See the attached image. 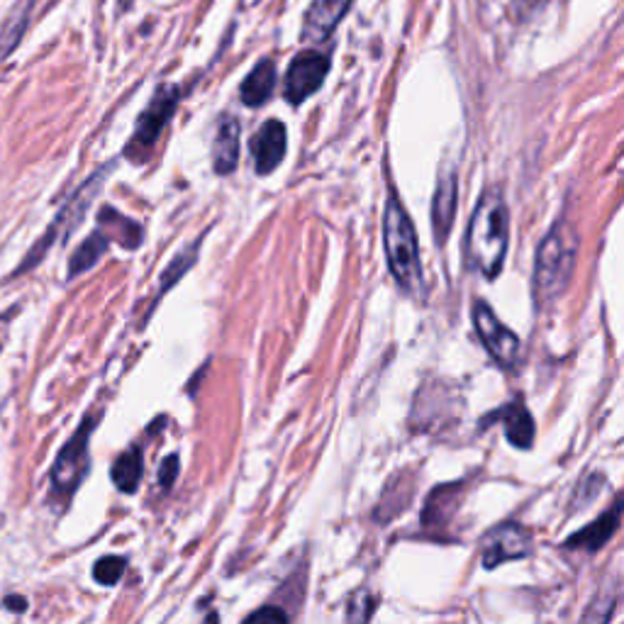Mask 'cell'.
Wrapping results in <instances>:
<instances>
[{
	"label": "cell",
	"mask_w": 624,
	"mask_h": 624,
	"mask_svg": "<svg viewBox=\"0 0 624 624\" xmlns=\"http://www.w3.org/2000/svg\"><path fill=\"white\" fill-rule=\"evenodd\" d=\"M457 201H459L457 174L454 171H444V174L439 176L434 201H432V227H434L437 244H444L449 237L457 215Z\"/></svg>",
	"instance_id": "obj_11"
},
{
	"label": "cell",
	"mask_w": 624,
	"mask_h": 624,
	"mask_svg": "<svg viewBox=\"0 0 624 624\" xmlns=\"http://www.w3.org/2000/svg\"><path fill=\"white\" fill-rule=\"evenodd\" d=\"M473 327L488 354L505 369H512L520 359V337L498 320L493 308L479 300L473 305Z\"/></svg>",
	"instance_id": "obj_6"
},
{
	"label": "cell",
	"mask_w": 624,
	"mask_h": 624,
	"mask_svg": "<svg viewBox=\"0 0 624 624\" xmlns=\"http://www.w3.org/2000/svg\"><path fill=\"white\" fill-rule=\"evenodd\" d=\"M127 561L122 556H103L93 569V579L101 585H115L125 573Z\"/></svg>",
	"instance_id": "obj_20"
},
{
	"label": "cell",
	"mask_w": 624,
	"mask_h": 624,
	"mask_svg": "<svg viewBox=\"0 0 624 624\" xmlns=\"http://www.w3.org/2000/svg\"><path fill=\"white\" fill-rule=\"evenodd\" d=\"M624 515V500H620V503L613 508V510H607L605 515H601L597 520H593L589 528L576 532V534H571L569 540L564 542L566 549H585V552H601V549L613 540L615 532L620 530V520Z\"/></svg>",
	"instance_id": "obj_12"
},
{
	"label": "cell",
	"mask_w": 624,
	"mask_h": 624,
	"mask_svg": "<svg viewBox=\"0 0 624 624\" xmlns=\"http://www.w3.org/2000/svg\"><path fill=\"white\" fill-rule=\"evenodd\" d=\"M532 549V540L530 532L522 528L518 522H503L498 524L493 532H488L483 536V546H481V561L483 569L493 571L505 561H515V559H524L530 554Z\"/></svg>",
	"instance_id": "obj_8"
},
{
	"label": "cell",
	"mask_w": 624,
	"mask_h": 624,
	"mask_svg": "<svg viewBox=\"0 0 624 624\" xmlns=\"http://www.w3.org/2000/svg\"><path fill=\"white\" fill-rule=\"evenodd\" d=\"M6 605H8V607H12V610H16V613H22V610H24V607H28V603H24V597H8Z\"/></svg>",
	"instance_id": "obj_25"
},
{
	"label": "cell",
	"mask_w": 624,
	"mask_h": 624,
	"mask_svg": "<svg viewBox=\"0 0 624 624\" xmlns=\"http://www.w3.org/2000/svg\"><path fill=\"white\" fill-rule=\"evenodd\" d=\"M329 54L317 52V49H308V52H300L296 59L290 61L288 73H286V98L298 105L303 101H308L313 93L323 89V83L329 73Z\"/></svg>",
	"instance_id": "obj_7"
},
{
	"label": "cell",
	"mask_w": 624,
	"mask_h": 624,
	"mask_svg": "<svg viewBox=\"0 0 624 624\" xmlns=\"http://www.w3.org/2000/svg\"><path fill=\"white\" fill-rule=\"evenodd\" d=\"M505 424V437L512 447L518 449H530L534 444V420L530 410L522 402H512L505 406L498 415Z\"/></svg>",
	"instance_id": "obj_16"
},
{
	"label": "cell",
	"mask_w": 624,
	"mask_h": 624,
	"mask_svg": "<svg viewBox=\"0 0 624 624\" xmlns=\"http://www.w3.org/2000/svg\"><path fill=\"white\" fill-rule=\"evenodd\" d=\"M98 229L108 239H115L127 249H137L142 244V227L134 219L120 215L115 207H103L101 215H98Z\"/></svg>",
	"instance_id": "obj_15"
},
{
	"label": "cell",
	"mask_w": 624,
	"mask_h": 624,
	"mask_svg": "<svg viewBox=\"0 0 624 624\" xmlns=\"http://www.w3.org/2000/svg\"><path fill=\"white\" fill-rule=\"evenodd\" d=\"M276 89V64L272 59H262L242 83V101L249 108L264 105Z\"/></svg>",
	"instance_id": "obj_14"
},
{
	"label": "cell",
	"mask_w": 624,
	"mask_h": 624,
	"mask_svg": "<svg viewBox=\"0 0 624 624\" xmlns=\"http://www.w3.org/2000/svg\"><path fill=\"white\" fill-rule=\"evenodd\" d=\"M576 254H579V235L566 219L559 223L546 232L542 239L540 249H536L534 259V280H532V293L536 308H552V305L564 296L573 268H576Z\"/></svg>",
	"instance_id": "obj_2"
},
{
	"label": "cell",
	"mask_w": 624,
	"mask_h": 624,
	"mask_svg": "<svg viewBox=\"0 0 624 624\" xmlns=\"http://www.w3.org/2000/svg\"><path fill=\"white\" fill-rule=\"evenodd\" d=\"M98 420H101V412L85 418L79 430L73 432V437L64 444V449L59 451L52 467V498L59 500V503L71 500L83 483L85 473H89V442Z\"/></svg>",
	"instance_id": "obj_4"
},
{
	"label": "cell",
	"mask_w": 624,
	"mask_h": 624,
	"mask_svg": "<svg viewBox=\"0 0 624 624\" xmlns=\"http://www.w3.org/2000/svg\"><path fill=\"white\" fill-rule=\"evenodd\" d=\"M108 244H110V239L103 235L101 229H95L93 235H91L89 239H85V242L81 244V247L76 249V254L71 256L69 278H76V276H81L83 272H89L91 266H95L98 259H101V256L105 254Z\"/></svg>",
	"instance_id": "obj_18"
},
{
	"label": "cell",
	"mask_w": 624,
	"mask_h": 624,
	"mask_svg": "<svg viewBox=\"0 0 624 624\" xmlns=\"http://www.w3.org/2000/svg\"><path fill=\"white\" fill-rule=\"evenodd\" d=\"M113 481L122 493H134L142 481V451L132 447L113 467Z\"/></svg>",
	"instance_id": "obj_19"
},
{
	"label": "cell",
	"mask_w": 624,
	"mask_h": 624,
	"mask_svg": "<svg viewBox=\"0 0 624 624\" xmlns=\"http://www.w3.org/2000/svg\"><path fill=\"white\" fill-rule=\"evenodd\" d=\"M286 144H288V137H286L284 122L268 120L264 127L256 130V134L249 142L256 174L268 176L272 171H276L286 156Z\"/></svg>",
	"instance_id": "obj_9"
},
{
	"label": "cell",
	"mask_w": 624,
	"mask_h": 624,
	"mask_svg": "<svg viewBox=\"0 0 624 624\" xmlns=\"http://www.w3.org/2000/svg\"><path fill=\"white\" fill-rule=\"evenodd\" d=\"M176 475H178V457L171 454V457L162 463V469H158V485H162L164 491H168V488L174 485Z\"/></svg>",
	"instance_id": "obj_22"
},
{
	"label": "cell",
	"mask_w": 624,
	"mask_h": 624,
	"mask_svg": "<svg viewBox=\"0 0 624 624\" xmlns=\"http://www.w3.org/2000/svg\"><path fill=\"white\" fill-rule=\"evenodd\" d=\"M383 239H386V256L390 274L396 284L408 293L422 290V264H420V247L415 225L406 207L398 201L396 191H390L383 215Z\"/></svg>",
	"instance_id": "obj_3"
},
{
	"label": "cell",
	"mask_w": 624,
	"mask_h": 624,
	"mask_svg": "<svg viewBox=\"0 0 624 624\" xmlns=\"http://www.w3.org/2000/svg\"><path fill=\"white\" fill-rule=\"evenodd\" d=\"M354 0H313L303 20L305 42H325L347 16Z\"/></svg>",
	"instance_id": "obj_10"
},
{
	"label": "cell",
	"mask_w": 624,
	"mask_h": 624,
	"mask_svg": "<svg viewBox=\"0 0 624 624\" xmlns=\"http://www.w3.org/2000/svg\"><path fill=\"white\" fill-rule=\"evenodd\" d=\"M239 164V122L225 117L219 122L213 142V166L219 176H227Z\"/></svg>",
	"instance_id": "obj_13"
},
{
	"label": "cell",
	"mask_w": 624,
	"mask_h": 624,
	"mask_svg": "<svg viewBox=\"0 0 624 624\" xmlns=\"http://www.w3.org/2000/svg\"><path fill=\"white\" fill-rule=\"evenodd\" d=\"M544 0H518L520 12H532L536 6H542Z\"/></svg>",
	"instance_id": "obj_24"
},
{
	"label": "cell",
	"mask_w": 624,
	"mask_h": 624,
	"mask_svg": "<svg viewBox=\"0 0 624 624\" xmlns=\"http://www.w3.org/2000/svg\"><path fill=\"white\" fill-rule=\"evenodd\" d=\"M195 252H198V242H195L188 252H181V254L176 256V259H174V264H171V266L166 268V276H164V284H162V293H164L166 288L174 286L176 280H178L183 274H186V268L193 266Z\"/></svg>",
	"instance_id": "obj_21"
},
{
	"label": "cell",
	"mask_w": 624,
	"mask_h": 624,
	"mask_svg": "<svg viewBox=\"0 0 624 624\" xmlns=\"http://www.w3.org/2000/svg\"><path fill=\"white\" fill-rule=\"evenodd\" d=\"M178 98H181V93L176 85H158L152 103L146 105V110L140 115L137 130H134V137L125 150V154L132 158L134 164H142L144 158H150V152L154 150L156 140L162 137L166 122L171 120V115L176 113Z\"/></svg>",
	"instance_id": "obj_5"
},
{
	"label": "cell",
	"mask_w": 624,
	"mask_h": 624,
	"mask_svg": "<svg viewBox=\"0 0 624 624\" xmlns=\"http://www.w3.org/2000/svg\"><path fill=\"white\" fill-rule=\"evenodd\" d=\"M508 244H510V211L505 205L503 193L498 188H488L481 195L479 205H475L469 225V237H467L469 259L488 280H493L498 278L500 272H503Z\"/></svg>",
	"instance_id": "obj_1"
},
{
	"label": "cell",
	"mask_w": 624,
	"mask_h": 624,
	"mask_svg": "<svg viewBox=\"0 0 624 624\" xmlns=\"http://www.w3.org/2000/svg\"><path fill=\"white\" fill-rule=\"evenodd\" d=\"M461 488L459 485H439L437 491L427 498V505L422 512V524L427 530L430 528H442L449 522V518L457 512Z\"/></svg>",
	"instance_id": "obj_17"
},
{
	"label": "cell",
	"mask_w": 624,
	"mask_h": 624,
	"mask_svg": "<svg viewBox=\"0 0 624 624\" xmlns=\"http://www.w3.org/2000/svg\"><path fill=\"white\" fill-rule=\"evenodd\" d=\"M249 620L252 622H256V620H274V622H286L288 620V615L284 613V610L280 607H264V610H259V613H254V615H249Z\"/></svg>",
	"instance_id": "obj_23"
}]
</instances>
